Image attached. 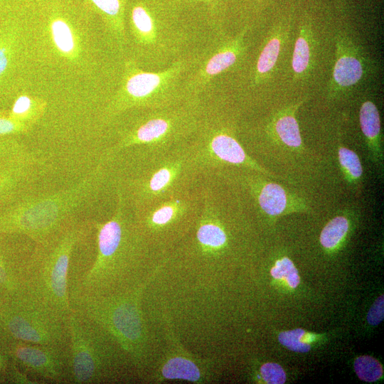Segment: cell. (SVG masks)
<instances>
[{
	"label": "cell",
	"instance_id": "cb8c5ba5",
	"mask_svg": "<svg viewBox=\"0 0 384 384\" xmlns=\"http://www.w3.org/2000/svg\"><path fill=\"white\" fill-rule=\"evenodd\" d=\"M348 220L344 216H336L323 228L320 242L327 249L335 247L343 239L348 230Z\"/></svg>",
	"mask_w": 384,
	"mask_h": 384
},
{
	"label": "cell",
	"instance_id": "5b68a950",
	"mask_svg": "<svg viewBox=\"0 0 384 384\" xmlns=\"http://www.w3.org/2000/svg\"><path fill=\"white\" fill-rule=\"evenodd\" d=\"M206 101V95L188 97L169 106L134 111L129 124L118 132L111 151L141 146L152 152L184 146L200 127Z\"/></svg>",
	"mask_w": 384,
	"mask_h": 384
},
{
	"label": "cell",
	"instance_id": "d6a6232c",
	"mask_svg": "<svg viewBox=\"0 0 384 384\" xmlns=\"http://www.w3.org/2000/svg\"><path fill=\"white\" fill-rule=\"evenodd\" d=\"M269 0H242L244 17L248 18L260 12L267 4Z\"/></svg>",
	"mask_w": 384,
	"mask_h": 384
},
{
	"label": "cell",
	"instance_id": "e0dca14e",
	"mask_svg": "<svg viewBox=\"0 0 384 384\" xmlns=\"http://www.w3.org/2000/svg\"><path fill=\"white\" fill-rule=\"evenodd\" d=\"M313 31L311 20L306 11L300 21L298 37L295 41L292 67L294 76L307 75L312 64Z\"/></svg>",
	"mask_w": 384,
	"mask_h": 384
},
{
	"label": "cell",
	"instance_id": "8d00e7d4",
	"mask_svg": "<svg viewBox=\"0 0 384 384\" xmlns=\"http://www.w3.org/2000/svg\"><path fill=\"white\" fill-rule=\"evenodd\" d=\"M21 1H28V0H21Z\"/></svg>",
	"mask_w": 384,
	"mask_h": 384
},
{
	"label": "cell",
	"instance_id": "603a6c76",
	"mask_svg": "<svg viewBox=\"0 0 384 384\" xmlns=\"http://www.w3.org/2000/svg\"><path fill=\"white\" fill-rule=\"evenodd\" d=\"M163 375L168 379H183L196 381L200 378V372L191 361L183 358L170 359L162 369Z\"/></svg>",
	"mask_w": 384,
	"mask_h": 384
},
{
	"label": "cell",
	"instance_id": "9c48e42d",
	"mask_svg": "<svg viewBox=\"0 0 384 384\" xmlns=\"http://www.w3.org/2000/svg\"><path fill=\"white\" fill-rule=\"evenodd\" d=\"M249 30L246 23L234 36L218 37L206 46L200 60L184 78L183 87L187 97H201L210 92L215 80L243 58Z\"/></svg>",
	"mask_w": 384,
	"mask_h": 384
},
{
	"label": "cell",
	"instance_id": "7a4b0ae2",
	"mask_svg": "<svg viewBox=\"0 0 384 384\" xmlns=\"http://www.w3.org/2000/svg\"><path fill=\"white\" fill-rule=\"evenodd\" d=\"M116 210L105 223L92 221L96 228L97 252L91 267L73 284L92 294L132 288L136 283L141 230L125 210V198L118 191Z\"/></svg>",
	"mask_w": 384,
	"mask_h": 384
},
{
	"label": "cell",
	"instance_id": "d4e9b609",
	"mask_svg": "<svg viewBox=\"0 0 384 384\" xmlns=\"http://www.w3.org/2000/svg\"><path fill=\"white\" fill-rule=\"evenodd\" d=\"M354 369L358 377L366 382H375L383 375L381 364L370 356L358 357L354 361Z\"/></svg>",
	"mask_w": 384,
	"mask_h": 384
},
{
	"label": "cell",
	"instance_id": "ac0fdd59",
	"mask_svg": "<svg viewBox=\"0 0 384 384\" xmlns=\"http://www.w3.org/2000/svg\"><path fill=\"white\" fill-rule=\"evenodd\" d=\"M284 18V16L283 21ZM283 21H279L277 26L274 28V31L267 38L257 58L252 77L255 84L260 83L265 80L277 63L283 41Z\"/></svg>",
	"mask_w": 384,
	"mask_h": 384
},
{
	"label": "cell",
	"instance_id": "7c38bea8",
	"mask_svg": "<svg viewBox=\"0 0 384 384\" xmlns=\"http://www.w3.org/2000/svg\"><path fill=\"white\" fill-rule=\"evenodd\" d=\"M186 15L218 37L226 35L232 18L242 17V0H172Z\"/></svg>",
	"mask_w": 384,
	"mask_h": 384
},
{
	"label": "cell",
	"instance_id": "e575fe53",
	"mask_svg": "<svg viewBox=\"0 0 384 384\" xmlns=\"http://www.w3.org/2000/svg\"><path fill=\"white\" fill-rule=\"evenodd\" d=\"M9 63V50L5 46H0V77L6 71Z\"/></svg>",
	"mask_w": 384,
	"mask_h": 384
},
{
	"label": "cell",
	"instance_id": "ffe728a7",
	"mask_svg": "<svg viewBox=\"0 0 384 384\" xmlns=\"http://www.w3.org/2000/svg\"><path fill=\"white\" fill-rule=\"evenodd\" d=\"M299 105H296L280 112L274 122V130L285 145L299 148L302 140L295 112Z\"/></svg>",
	"mask_w": 384,
	"mask_h": 384
},
{
	"label": "cell",
	"instance_id": "6da1fadb",
	"mask_svg": "<svg viewBox=\"0 0 384 384\" xmlns=\"http://www.w3.org/2000/svg\"><path fill=\"white\" fill-rule=\"evenodd\" d=\"M125 57L146 70L164 69L218 38L172 0H128Z\"/></svg>",
	"mask_w": 384,
	"mask_h": 384
},
{
	"label": "cell",
	"instance_id": "52a82bcc",
	"mask_svg": "<svg viewBox=\"0 0 384 384\" xmlns=\"http://www.w3.org/2000/svg\"><path fill=\"white\" fill-rule=\"evenodd\" d=\"M68 329V383H100L114 378L125 354L110 335L72 309Z\"/></svg>",
	"mask_w": 384,
	"mask_h": 384
},
{
	"label": "cell",
	"instance_id": "8fae6325",
	"mask_svg": "<svg viewBox=\"0 0 384 384\" xmlns=\"http://www.w3.org/2000/svg\"><path fill=\"white\" fill-rule=\"evenodd\" d=\"M11 354L31 375L53 383H68V346L18 341L13 346Z\"/></svg>",
	"mask_w": 384,
	"mask_h": 384
},
{
	"label": "cell",
	"instance_id": "d590c367",
	"mask_svg": "<svg viewBox=\"0 0 384 384\" xmlns=\"http://www.w3.org/2000/svg\"><path fill=\"white\" fill-rule=\"evenodd\" d=\"M3 366L2 364V358H0V367H1Z\"/></svg>",
	"mask_w": 384,
	"mask_h": 384
},
{
	"label": "cell",
	"instance_id": "7402d4cb",
	"mask_svg": "<svg viewBox=\"0 0 384 384\" xmlns=\"http://www.w3.org/2000/svg\"><path fill=\"white\" fill-rule=\"evenodd\" d=\"M46 107V102L41 99L21 95L14 101L9 113L12 118L33 125L43 115Z\"/></svg>",
	"mask_w": 384,
	"mask_h": 384
},
{
	"label": "cell",
	"instance_id": "2e32d148",
	"mask_svg": "<svg viewBox=\"0 0 384 384\" xmlns=\"http://www.w3.org/2000/svg\"><path fill=\"white\" fill-rule=\"evenodd\" d=\"M153 206L154 207L151 209H146L145 215L137 218L136 223L139 228L146 227L156 230H164L186 214L187 210L191 208V204L186 199L171 197L170 199Z\"/></svg>",
	"mask_w": 384,
	"mask_h": 384
},
{
	"label": "cell",
	"instance_id": "4fadbf2b",
	"mask_svg": "<svg viewBox=\"0 0 384 384\" xmlns=\"http://www.w3.org/2000/svg\"><path fill=\"white\" fill-rule=\"evenodd\" d=\"M336 46V61L329 87L330 93L334 95L356 85L366 70L364 57L346 34L338 36Z\"/></svg>",
	"mask_w": 384,
	"mask_h": 384
},
{
	"label": "cell",
	"instance_id": "5bb4252c",
	"mask_svg": "<svg viewBox=\"0 0 384 384\" xmlns=\"http://www.w3.org/2000/svg\"><path fill=\"white\" fill-rule=\"evenodd\" d=\"M100 21L110 45L125 57V11L128 0H80Z\"/></svg>",
	"mask_w": 384,
	"mask_h": 384
},
{
	"label": "cell",
	"instance_id": "44dd1931",
	"mask_svg": "<svg viewBox=\"0 0 384 384\" xmlns=\"http://www.w3.org/2000/svg\"><path fill=\"white\" fill-rule=\"evenodd\" d=\"M262 210L270 215H278L290 208L289 196L279 185L268 183L257 193Z\"/></svg>",
	"mask_w": 384,
	"mask_h": 384
},
{
	"label": "cell",
	"instance_id": "ba28073f",
	"mask_svg": "<svg viewBox=\"0 0 384 384\" xmlns=\"http://www.w3.org/2000/svg\"><path fill=\"white\" fill-rule=\"evenodd\" d=\"M7 311L5 326L18 341L67 346L68 319L33 297L23 288Z\"/></svg>",
	"mask_w": 384,
	"mask_h": 384
},
{
	"label": "cell",
	"instance_id": "3957f363",
	"mask_svg": "<svg viewBox=\"0 0 384 384\" xmlns=\"http://www.w3.org/2000/svg\"><path fill=\"white\" fill-rule=\"evenodd\" d=\"M98 165L81 181L54 193L24 198L0 213V233L27 236L35 246L43 245L78 221V208L102 180Z\"/></svg>",
	"mask_w": 384,
	"mask_h": 384
},
{
	"label": "cell",
	"instance_id": "836d02e7",
	"mask_svg": "<svg viewBox=\"0 0 384 384\" xmlns=\"http://www.w3.org/2000/svg\"><path fill=\"white\" fill-rule=\"evenodd\" d=\"M14 380L16 383H26V384H36L39 383L37 380H32L28 377L26 373L20 372L14 366Z\"/></svg>",
	"mask_w": 384,
	"mask_h": 384
},
{
	"label": "cell",
	"instance_id": "f1b7e54d",
	"mask_svg": "<svg viewBox=\"0 0 384 384\" xmlns=\"http://www.w3.org/2000/svg\"><path fill=\"white\" fill-rule=\"evenodd\" d=\"M260 373L264 380L267 383L282 384L286 381L285 372L277 363H267L262 365Z\"/></svg>",
	"mask_w": 384,
	"mask_h": 384
},
{
	"label": "cell",
	"instance_id": "8992f818",
	"mask_svg": "<svg viewBox=\"0 0 384 384\" xmlns=\"http://www.w3.org/2000/svg\"><path fill=\"white\" fill-rule=\"evenodd\" d=\"M92 221L78 220L60 235L35 246L23 289L65 318L71 311L68 270L73 252L90 232Z\"/></svg>",
	"mask_w": 384,
	"mask_h": 384
},
{
	"label": "cell",
	"instance_id": "277c9868",
	"mask_svg": "<svg viewBox=\"0 0 384 384\" xmlns=\"http://www.w3.org/2000/svg\"><path fill=\"white\" fill-rule=\"evenodd\" d=\"M205 48L159 70H144L125 57L119 82L105 103V119L111 121L129 111L169 106L188 98L183 91V80L200 60Z\"/></svg>",
	"mask_w": 384,
	"mask_h": 384
},
{
	"label": "cell",
	"instance_id": "d6986e66",
	"mask_svg": "<svg viewBox=\"0 0 384 384\" xmlns=\"http://www.w3.org/2000/svg\"><path fill=\"white\" fill-rule=\"evenodd\" d=\"M359 122L372 154L375 157L379 156L381 122L378 108L373 102L367 100L362 103L359 111Z\"/></svg>",
	"mask_w": 384,
	"mask_h": 384
},
{
	"label": "cell",
	"instance_id": "9a60e30c",
	"mask_svg": "<svg viewBox=\"0 0 384 384\" xmlns=\"http://www.w3.org/2000/svg\"><path fill=\"white\" fill-rule=\"evenodd\" d=\"M37 161L30 155L0 166V204L36 174Z\"/></svg>",
	"mask_w": 384,
	"mask_h": 384
},
{
	"label": "cell",
	"instance_id": "30bf717a",
	"mask_svg": "<svg viewBox=\"0 0 384 384\" xmlns=\"http://www.w3.org/2000/svg\"><path fill=\"white\" fill-rule=\"evenodd\" d=\"M153 162L143 175L129 184L132 194L140 206H149L156 199L161 200L180 192V186L188 176H192L195 169L187 144L171 150L167 155L164 154V158H158Z\"/></svg>",
	"mask_w": 384,
	"mask_h": 384
},
{
	"label": "cell",
	"instance_id": "4316f807",
	"mask_svg": "<svg viewBox=\"0 0 384 384\" xmlns=\"http://www.w3.org/2000/svg\"><path fill=\"white\" fill-rule=\"evenodd\" d=\"M271 274L275 279H285L292 288H296L300 282L296 267L287 257H283L276 262L274 267L271 270Z\"/></svg>",
	"mask_w": 384,
	"mask_h": 384
},
{
	"label": "cell",
	"instance_id": "1f68e13d",
	"mask_svg": "<svg viewBox=\"0 0 384 384\" xmlns=\"http://www.w3.org/2000/svg\"><path fill=\"white\" fill-rule=\"evenodd\" d=\"M384 316V297L380 296L373 304L367 314V321L369 324L375 326L383 319Z\"/></svg>",
	"mask_w": 384,
	"mask_h": 384
},
{
	"label": "cell",
	"instance_id": "4dcf8cb0",
	"mask_svg": "<svg viewBox=\"0 0 384 384\" xmlns=\"http://www.w3.org/2000/svg\"><path fill=\"white\" fill-rule=\"evenodd\" d=\"M28 155L24 149L16 143L0 144V166Z\"/></svg>",
	"mask_w": 384,
	"mask_h": 384
},
{
	"label": "cell",
	"instance_id": "f546056e",
	"mask_svg": "<svg viewBox=\"0 0 384 384\" xmlns=\"http://www.w3.org/2000/svg\"><path fill=\"white\" fill-rule=\"evenodd\" d=\"M31 127V125L19 122L9 115L0 116V136L26 132Z\"/></svg>",
	"mask_w": 384,
	"mask_h": 384
},
{
	"label": "cell",
	"instance_id": "83f0119b",
	"mask_svg": "<svg viewBox=\"0 0 384 384\" xmlns=\"http://www.w3.org/2000/svg\"><path fill=\"white\" fill-rule=\"evenodd\" d=\"M305 334L302 329L283 331L279 334L278 340L281 344L292 351L306 353L309 351L311 346L302 340Z\"/></svg>",
	"mask_w": 384,
	"mask_h": 384
},
{
	"label": "cell",
	"instance_id": "484cf974",
	"mask_svg": "<svg viewBox=\"0 0 384 384\" xmlns=\"http://www.w3.org/2000/svg\"><path fill=\"white\" fill-rule=\"evenodd\" d=\"M338 156L341 169L348 178L359 180L363 174V167L358 156L353 151L343 146L338 148Z\"/></svg>",
	"mask_w": 384,
	"mask_h": 384
}]
</instances>
